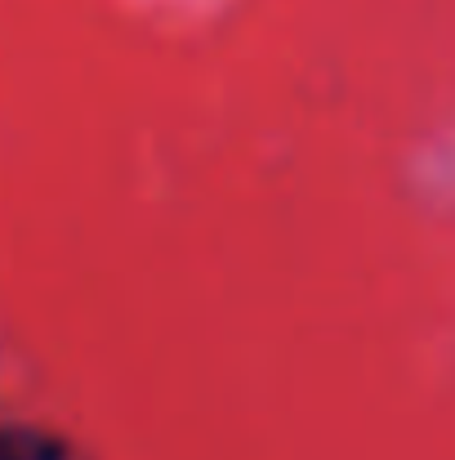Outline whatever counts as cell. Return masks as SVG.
<instances>
[{"label": "cell", "instance_id": "1", "mask_svg": "<svg viewBox=\"0 0 455 460\" xmlns=\"http://www.w3.org/2000/svg\"><path fill=\"white\" fill-rule=\"evenodd\" d=\"M0 460H85L72 443L45 434V429H0Z\"/></svg>", "mask_w": 455, "mask_h": 460}]
</instances>
